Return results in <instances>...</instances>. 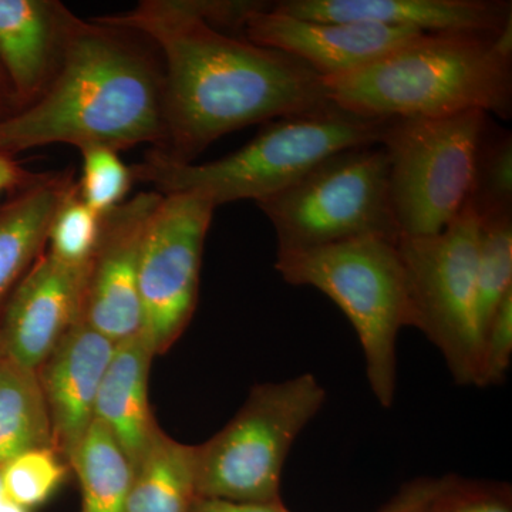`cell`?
Instances as JSON below:
<instances>
[{"label": "cell", "instance_id": "cell-1", "mask_svg": "<svg viewBox=\"0 0 512 512\" xmlns=\"http://www.w3.org/2000/svg\"><path fill=\"white\" fill-rule=\"evenodd\" d=\"M229 10L225 0H143L94 18L140 33L160 52L165 140L151 154L165 163L192 164L229 133L332 103L302 60L217 29Z\"/></svg>", "mask_w": 512, "mask_h": 512}, {"label": "cell", "instance_id": "cell-2", "mask_svg": "<svg viewBox=\"0 0 512 512\" xmlns=\"http://www.w3.org/2000/svg\"><path fill=\"white\" fill-rule=\"evenodd\" d=\"M156 46L97 19L83 20L46 93L0 119V153L70 144L127 150L164 144V70Z\"/></svg>", "mask_w": 512, "mask_h": 512}, {"label": "cell", "instance_id": "cell-3", "mask_svg": "<svg viewBox=\"0 0 512 512\" xmlns=\"http://www.w3.org/2000/svg\"><path fill=\"white\" fill-rule=\"evenodd\" d=\"M323 83L333 104L369 119H437L484 111L510 120L512 26L498 35H424Z\"/></svg>", "mask_w": 512, "mask_h": 512}, {"label": "cell", "instance_id": "cell-4", "mask_svg": "<svg viewBox=\"0 0 512 512\" xmlns=\"http://www.w3.org/2000/svg\"><path fill=\"white\" fill-rule=\"evenodd\" d=\"M384 121L330 103L269 121L244 147L211 163L171 164L150 153L130 168L134 181L153 185L163 195L195 192L215 208L241 200L259 202L291 187L332 154L376 146Z\"/></svg>", "mask_w": 512, "mask_h": 512}, {"label": "cell", "instance_id": "cell-5", "mask_svg": "<svg viewBox=\"0 0 512 512\" xmlns=\"http://www.w3.org/2000/svg\"><path fill=\"white\" fill-rule=\"evenodd\" d=\"M285 282L311 286L332 299L355 329L366 376L380 406L392 407L397 389V338L410 328V302L397 241L349 239L328 247L278 252Z\"/></svg>", "mask_w": 512, "mask_h": 512}, {"label": "cell", "instance_id": "cell-6", "mask_svg": "<svg viewBox=\"0 0 512 512\" xmlns=\"http://www.w3.org/2000/svg\"><path fill=\"white\" fill-rule=\"evenodd\" d=\"M326 396L312 373L255 384L227 426L194 446L198 497L256 503L281 498L286 458Z\"/></svg>", "mask_w": 512, "mask_h": 512}, {"label": "cell", "instance_id": "cell-7", "mask_svg": "<svg viewBox=\"0 0 512 512\" xmlns=\"http://www.w3.org/2000/svg\"><path fill=\"white\" fill-rule=\"evenodd\" d=\"M274 225L278 252L365 237L397 241L389 160L382 146L339 151L284 191L256 202Z\"/></svg>", "mask_w": 512, "mask_h": 512}, {"label": "cell", "instance_id": "cell-8", "mask_svg": "<svg viewBox=\"0 0 512 512\" xmlns=\"http://www.w3.org/2000/svg\"><path fill=\"white\" fill-rule=\"evenodd\" d=\"M490 117L467 111L384 121L379 146L389 160L390 200L400 237L440 234L464 210Z\"/></svg>", "mask_w": 512, "mask_h": 512}, {"label": "cell", "instance_id": "cell-9", "mask_svg": "<svg viewBox=\"0 0 512 512\" xmlns=\"http://www.w3.org/2000/svg\"><path fill=\"white\" fill-rule=\"evenodd\" d=\"M478 217L466 205L440 234L397 239L410 302V328L436 346L460 386L480 387L477 320Z\"/></svg>", "mask_w": 512, "mask_h": 512}, {"label": "cell", "instance_id": "cell-10", "mask_svg": "<svg viewBox=\"0 0 512 512\" xmlns=\"http://www.w3.org/2000/svg\"><path fill=\"white\" fill-rule=\"evenodd\" d=\"M214 204L195 192L163 195L141 254L143 332L154 355L180 339L194 315L200 289L202 252Z\"/></svg>", "mask_w": 512, "mask_h": 512}, {"label": "cell", "instance_id": "cell-11", "mask_svg": "<svg viewBox=\"0 0 512 512\" xmlns=\"http://www.w3.org/2000/svg\"><path fill=\"white\" fill-rule=\"evenodd\" d=\"M163 194L144 191L101 215L99 242L87 265L80 320L121 343L143 332L138 278L148 225Z\"/></svg>", "mask_w": 512, "mask_h": 512}, {"label": "cell", "instance_id": "cell-12", "mask_svg": "<svg viewBox=\"0 0 512 512\" xmlns=\"http://www.w3.org/2000/svg\"><path fill=\"white\" fill-rule=\"evenodd\" d=\"M242 35L255 45L281 50L311 66L322 79L377 62L426 33L356 22H318L276 12L262 2L247 16Z\"/></svg>", "mask_w": 512, "mask_h": 512}, {"label": "cell", "instance_id": "cell-13", "mask_svg": "<svg viewBox=\"0 0 512 512\" xmlns=\"http://www.w3.org/2000/svg\"><path fill=\"white\" fill-rule=\"evenodd\" d=\"M87 266L74 268L43 252L12 292L0 336L6 356L37 370L66 333L80 322Z\"/></svg>", "mask_w": 512, "mask_h": 512}, {"label": "cell", "instance_id": "cell-14", "mask_svg": "<svg viewBox=\"0 0 512 512\" xmlns=\"http://www.w3.org/2000/svg\"><path fill=\"white\" fill-rule=\"evenodd\" d=\"M271 8L293 18L373 23L426 35H498L512 26L510 0H281Z\"/></svg>", "mask_w": 512, "mask_h": 512}, {"label": "cell", "instance_id": "cell-15", "mask_svg": "<svg viewBox=\"0 0 512 512\" xmlns=\"http://www.w3.org/2000/svg\"><path fill=\"white\" fill-rule=\"evenodd\" d=\"M116 343L77 322L36 370L53 448L69 464L94 420L97 392Z\"/></svg>", "mask_w": 512, "mask_h": 512}, {"label": "cell", "instance_id": "cell-16", "mask_svg": "<svg viewBox=\"0 0 512 512\" xmlns=\"http://www.w3.org/2000/svg\"><path fill=\"white\" fill-rule=\"evenodd\" d=\"M82 22L57 0H0V63L16 111L32 106L49 89Z\"/></svg>", "mask_w": 512, "mask_h": 512}, {"label": "cell", "instance_id": "cell-17", "mask_svg": "<svg viewBox=\"0 0 512 512\" xmlns=\"http://www.w3.org/2000/svg\"><path fill=\"white\" fill-rule=\"evenodd\" d=\"M154 356L143 335L117 343L94 406V419L113 434L133 468L160 429L148 403Z\"/></svg>", "mask_w": 512, "mask_h": 512}, {"label": "cell", "instance_id": "cell-18", "mask_svg": "<svg viewBox=\"0 0 512 512\" xmlns=\"http://www.w3.org/2000/svg\"><path fill=\"white\" fill-rule=\"evenodd\" d=\"M74 184L72 170L40 174L0 208V315L23 276L45 252L50 225Z\"/></svg>", "mask_w": 512, "mask_h": 512}, {"label": "cell", "instance_id": "cell-19", "mask_svg": "<svg viewBox=\"0 0 512 512\" xmlns=\"http://www.w3.org/2000/svg\"><path fill=\"white\" fill-rule=\"evenodd\" d=\"M133 470L126 512H191L198 498L194 446L158 429Z\"/></svg>", "mask_w": 512, "mask_h": 512}, {"label": "cell", "instance_id": "cell-20", "mask_svg": "<svg viewBox=\"0 0 512 512\" xmlns=\"http://www.w3.org/2000/svg\"><path fill=\"white\" fill-rule=\"evenodd\" d=\"M36 448H53L42 387L36 370L6 356L0 366V464Z\"/></svg>", "mask_w": 512, "mask_h": 512}, {"label": "cell", "instance_id": "cell-21", "mask_svg": "<svg viewBox=\"0 0 512 512\" xmlns=\"http://www.w3.org/2000/svg\"><path fill=\"white\" fill-rule=\"evenodd\" d=\"M70 468L82 488V512H126L133 466L99 420H93Z\"/></svg>", "mask_w": 512, "mask_h": 512}, {"label": "cell", "instance_id": "cell-22", "mask_svg": "<svg viewBox=\"0 0 512 512\" xmlns=\"http://www.w3.org/2000/svg\"><path fill=\"white\" fill-rule=\"evenodd\" d=\"M467 204L478 220L512 214V134L491 117L478 144Z\"/></svg>", "mask_w": 512, "mask_h": 512}, {"label": "cell", "instance_id": "cell-23", "mask_svg": "<svg viewBox=\"0 0 512 512\" xmlns=\"http://www.w3.org/2000/svg\"><path fill=\"white\" fill-rule=\"evenodd\" d=\"M477 320L480 336L512 292V214L478 220Z\"/></svg>", "mask_w": 512, "mask_h": 512}, {"label": "cell", "instance_id": "cell-24", "mask_svg": "<svg viewBox=\"0 0 512 512\" xmlns=\"http://www.w3.org/2000/svg\"><path fill=\"white\" fill-rule=\"evenodd\" d=\"M100 228L101 215L83 201L76 181L50 225L47 254L64 265L83 268L92 259Z\"/></svg>", "mask_w": 512, "mask_h": 512}, {"label": "cell", "instance_id": "cell-25", "mask_svg": "<svg viewBox=\"0 0 512 512\" xmlns=\"http://www.w3.org/2000/svg\"><path fill=\"white\" fill-rule=\"evenodd\" d=\"M69 468L53 448L26 451L0 464L3 491L10 500L30 510L56 493Z\"/></svg>", "mask_w": 512, "mask_h": 512}, {"label": "cell", "instance_id": "cell-26", "mask_svg": "<svg viewBox=\"0 0 512 512\" xmlns=\"http://www.w3.org/2000/svg\"><path fill=\"white\" fill-rule=\"evenodd\" d=\"M82 178L77 181L83 201L94 212L104 215L126 201L134 183L131 168L123 163L119 151L109 147L80 148Z\"/></svg>", "mask_w": 512, "mask_h": 512}, {"label": "cell", "instance_id": "cell-27", "mask_svg": "<svg viewBox=\"0 0 512 512\" xmlns=\"http://www.w3.org/2000/svg\"><path fill=\"white\" fill-rule=\"evenodd\" d=\"M512 359V292L501 302L481 339L480 387L504 383Z\"/></svg>", "mask_w": 512, "mask_h": 512}, {"label": "cell", "instance_id": "cell-28", "mask_svg": "<svg viewBox=\"0 0 512 512\" xmlns=\"http://www.w3.org/2000/svg\"><path fill=\"white\" fill-rule=\"evenodd\" d=\"M441 512H512L510 490L507 485L456 477Z\"/></svg>", "mask_w": 512, "mask_h": 512}, {"label": "cell", "instance_id": "cell-29", "mask_svg": "<svg viewBox=\"0 0 512 512\" xmlns=\"http://www.w3.org/2000/svg\"><path fill=\"white\" fill-rule=\"evenodd\" d=\"M457 476L420 477L400 488L379 512H441Z\"/></svg>", "mask_w": 512, "mask_h": 512}, {"label": "cell", "instance_id": "cell-30", "mask_svg": "<svg viewBox=\"0 0 512 512\" xmlns=\"http://www.w3.org/2000/svg\"><path fill=\"white\" fill-rule=\"evenodd\" d=\"M191 512H291L281 498L272 501H229L198 497Z\"/></svg>", "mask_w": 512, "mask_h": 512}, {"label": "cell", "instance_id": "cell-31", "mask_svg": "<svg viewBox=\"0 0 512 512\" xmlns=\"http://www.w3.org/2000/svg\"><path fill=\"white\" fill-rule=\"evenodd\" d=\"M39 175L20 167L13 157L0 153V192L22 190L35 183Z\"/></svg>", "mask_w": 512, "mask_h": 512}, {"label": "cell", "instance_id": "cell-32", "mask_svg": "<svg viewBox=\"0 0 512 512\" xmlns=\"http://www.w3.org/2000/svg\"><path fill=\"white\" fill-rule=\"evenodd\" d=\"M16 104L8 74L0 63V119L15 113Z\"/></svg>", "mask_w": 512, "mask_h": 512}, {"label": "cell", "instance_id": "cell-33", "mask_svg": "<svg viewBox=\"0 0 512 512\" xmlns=\"http://www.w3.org/2000/svg\"><path fill=\"white\" fill-rule=\"evenodd\" d=\"M0 512H29L26 508L20 507L15 501L10 500L2 487V478H0Z\"/></svg>", "mask_w": 512, "mask_h": 512}, {"label": "cell", "instance_id": "cell-34", "mask_svg": "<svg viewBox=\"0 0 512 512\" xmlns=\"http://www.w3.org/2000/svg\"><path fill=\"white\" fill-rule=\"evenodd\" d=\"M6 359V350L3 346L2 336H0V366H2L3 360Z\"/></svg>", "mask_w": 512, "mask_h": 512}]
</instances>
